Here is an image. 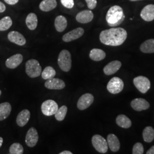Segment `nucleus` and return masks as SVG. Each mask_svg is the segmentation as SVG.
Instances as JSON below:
<instances>
[{"label": "nucleus", "mask_w": 154, "mask_h": 154, "mask_svg": "<svg viewBox=\"0 0 154 154\" xmlns=\"http://www.w3.org/2000/svg\"><path fill=\"white\" fill-rule=\"evenodd\" d=\"M127 37L126 30L122 28H112L103 30L99 35V39L103 44L118 46L124 43Z\"/></svg>", "instance_id": "1"}, {"label": "nucleus", "mask_w": 154, "mask_h": 154, "mask_svg": "<svg viewBox=\"0 0 154 154\" xmlns=\"http://www.w3.org/2000/svg\"><path fill=\"white\" fill-rule=\"evenodd\" d=\"M125 16L121 6L114 5L111 7L107 11L106 20L111 27H116L121 25L125 20Z\"/></svg>", "instance_id": "2"}, {"label": "nucleus", "mask_w": 154, "mask_h": 154, "mask_svg": "<svg viewBox=\"0 0 154 154\" xmlns=\"http://www.w3.org/2000/svg\"><path fill=\"white\" fill-rule=\"evenodd\" d=\"M58 63L62 71H70L72 67V56L68 50H63L61 51L58 56Z\"/></svg>", "instance_id": "3"}, {"label": "nucleus", "mask_w": 154, "mask_h": 154, "mask_svg": "<svg viewBox=\"0 0 154 154\" xmlns=\"http://www.w3.org/2000/svg\"><path fill=\"white\" fill-rule=\"evenodd\" d=\"M26 72L30 78H36L41 74L42 67L38 61L32 59L26 63Z\"/></svg>", "instance_id": "4"}, {"label": "nucleus", "mask_w": 154, "mask_h": 154, "mask_svg": "<svg viewBox=\"0 0 154 154\" xmlns=\"http://www.w3.org/2000/svg\"><path fill=\"white\" fill-rule=\"evenodd\" d=\"M92 144L95 149L101 154H105L108 150V144L105 138L99 135H95L92 138Z\"/></svg>", "instance_id": "5"}, {"label": "nucleus", "mask_w": 154, "mask_h": 154, "mask_svg": "<svg viewBox=\"0 0 154 154\" xmlns=\"http://www.w3.org/2000/svg\"><path fill=\"white\" fill-rule=\"evenodd\" d=\"M124 83L121 78L114 77L110 79L107 85V89L110 93L116 94L119 93L123 90Z\"/></svg>", "instance_id": "6"}, {"label": "nucleus", "mask_w": 154, "mask_h": 154, "mask_svg": "<svg viewBox=\"0 0 154 154\" xmlns=\"http://www.w3.org/2000/svg\"><path fill=\"white\" fill-rule=\"evenodd\" d=\"M134 84L142 93H146L150 88L151 83L149 79L143 76H138L134 79Z\"/></svg>", "instance_id": "7"}, {"label": "nucleus", "mask_w": 154, "mask_h": 154, "mask_svg": "<svg viewBox=\"0 0 154 154\" xmlns=\"http://www.w3.org/2000/svg\"><path fill=\"white\" fill-rule=\"evenodd\" d=\"M58 110V106L53 100H47L44 102L41 106V111L45 116H53Z\"/></svg>", "instance_id": "8"}, {"label": "nucleus", "mask_w": 154, "mask_h": 154, "mask_svg": "<svg viewBox=\"0 0 154 154\" xmlns=\"http://www.w3.org/2000/svg\"><path fill=\"white\" fill-rule=\"evenodd\" d=\"M94 100V96L91 94H85L78 100L77 107L79 110H85L93 103Z\"/></svg>", "instance_id": "9"}, {"label": "nucleus", "mask_w": 154, "mask_h": 154, "mask_svg": "<svg viewBox=\"0 0 154 154\" xmlns=\"http://www.w3.org/2000/svg\"><path fill=\"white\" fill-rule=\"evenodd\" d=\"M38 134L37 130L34 128L31 127L27 132L25 143L29 147H34L38 141Z\"/></svg>", "instance_id": "10"}, {"label": "nucleus", "mask_w": 154, "mask_h": 154, "mask_svg": "<svg viewBox=\"0 0 154 154\" xmlns=\"http://www.w3.org/2000/svg\"><path fill=\"white\" fill-rule=\"evenodd\" d=\"M84 29L82 28H78L66 33L62 37V40L65 42H69L81 38L84 34Z\"/></svg>", "instance_id": "11"}, {"label": "nucleus", "mask_w": 154, "mask_h": 154, "mask_svg": "<svg viewBox=\"0 0 154 154\" xmlns=\"http://www.w3.org/2000/svg\"><path fill=\"white\" fill-rule=\"evenodd\" d=\"M9 41L19 46H23L26 43V40L22 34L17 31H11L8 35Z\"/></svg>", "instance_id": "12"}, {"label": "nucleus", "mask_w": 154, "mask_h": 154, "mask_svg": "<svg viewBox=\"0 0 154 154\" xmlns=\"http://www.w3.org/2000/svg\"><path fill=\"white\" fill-rule=\"evenodd\" d=\"M45 86L51 90H61L65 88V83L59 78H51L47 80L45 83Z\"/></svg>", "instance_id": "13"}, {"label": "nucleus", "mask_w": 154, "mask_h": 154, "mask_svg": "<svg viewBox=\"0 0 154 154\" xmlns=\"http://www.w3.org/2000/svg\"><path fill=\"white\" fill-rule=\"evenodd\" d=\"M141 18L147 22L152 21L154 20V5L149 4L146 6L140 12Z\"/></svg>", "instance_id": "14"}, {"label": "nucleus", "mask_w": 154, "mask_h": 154, "mask_svg": "<svg viewBox=\"0 0 154 154\" xmlns=\"http://www.w3.org/2000/svg\"><path fill=\"white\" fill-rule=\"evenodd\" d=\"M75 18L77 21L79 23H87L93 20V13L90 10L83 11L77 14Z\"/></svg>", "instance_id": "15"}, {"label": "nucleus", "mask_w": 154, "mask_h": 154, "mask_svg": "<svg viewBox=\"0 0 154 154\" xmlns=\"http://www.w3.org/2000/svg\"><path fill=\"white\" fill-rule=\"evenodd\" d=\"M23 61V56L21 54H16L11 56L6 61V66L8 68L14 69L19 66Z\"/></svg>", "instance_id": "16"}, {"label": "nucleus", "mask_w": 154, "mask_h": 154, "mask_svg": "<svg viewBox=\"0 0 154 154\" xmlns=\"http://www.w3.org/2000/svg\"><path fill=\"white\" fill-rule=\"evenodd\" d=\"M131 106L134 110L137 111L147 110L149 107V102L143 98L134 99L131 102Z\"/></svg>", "instance_id": "17"}, {"label": "nucleus", "mask_w": 154, "mask_h": 154, "mask_svg": "<svg viewBox=\"0 0 154 154\" xmlns=\"http://www.w3.org/2000/svg\"><path fill=\"white\" fill-rule=\"evenodd\" d=\"M122 66L121 62L119 61H113L108 63L103 69L106 75H110L118 72Z\"/></svg>", "instance_id": "18"}, {"label": "nucleus", "mask_w": 154, "mask_h": 154, "mask_svg": "<svg viewBox=\"0 0 154 154\" xmlns=\"http://www.w3.org/2000/svg\"><path fill=\"white\" fill-rule=\"evenodd\" d=\"M107 142L110 150L112 152H117L120 149V142L116 135L110 134L107 138Z\"/></svg>", "instance_id": "19"}, {"label": "nucleus", "mask_w": 154, "mask_h": 154, "mask_svg": "<svg viewBox=\"0 0 154 154\" xmlns=\"http://www.w3.org/2000/svg\"><path fill=\"white\" fill-rule=\"evenodd\" d=\"M30 118V112L27 109L21 111L17 116L16 122L17 125L20 127L25 126Z\"/></svg>", "instance_id": "20"}, {"label": "nucleus", "mask_w": 154, "mask_h": 154, "mask_svg": "<svg viewBox=\"0 0 154 154\" xmlns=\"http://www.w3.org/2000/svg\"><path fill=\"white\" fill-rule=\"evenodd\" d=\"M57 5L56 0H43L41 2L39 7L42 11L48 12L54 9Z\"/></svg>", "instance_id": "21"}, {"label": "nucleus", "mask_w": 154, "mask_h": 154, "mask_svg": "<svg viewBox=\"0 0 154 154\" xmlns=\"http://www.w3.org/2000/svg\"><path fill=\"white\" fill-rule=\"evenodd\" d=\"M55 28L56 30L58 32H63L67 26V21L65 17L63 16H58L55 18Z\"/></svg>", "instance_id": "22"}, {"label": "nucleus", "mask_w": 154, "mask_h": 154, "mask_svg": "<svg viewBox=\"0 0 154 154\" xmlns=\"http://www.w3.org/2000/svg\"><path fill=\"white\" fill-rule=\"evenodd\" d=\"M11 111V105L9 102L0 104V121H4L10 116Z\"/></svg>", "instance_id": "23"}, {"label": "nucleus", "mask_w": 154, "mask_h": 154, "mask_svg": "<svg viewBox=\"0 0 154 154\" xmlns=\"http://www.w3.org/2000/svg\"><path fill=\"white\" fill-rule=\"evenodd\" d=\"M25 22L26 26L30 30H35L38 25V18L37 15L33 13H29L26 17Z\"/></svg>", "instance_id": "24"}, {"label": "nucleus", "mask_w": 154, "mask_h": 154, "mask_svg": "<svg viewBox=\"0 0 154 154\" xmlns=\"http://www.w3.org/2000/svg\"><path fill=\"white\" fill-rule=\"evenodd\" d=\"M89 57L93 61H102L105 59L106 57V53L102 50L93 49L90 51Z\"/></svg>", "instance_id": "25"}, {"label": "nucleus", "mask_w": 154, "mask_h": 154, "mask_svg": "<svg viewBox=\"0 0 154 154\" xmlns=\"http://www.w3.org/2000/svg\"><path fill=\"white\" fill-rule=\"evenodd\" d=\"M116 123L119 127L124 128H128L131 126V120L125 115H119L116 119Z\"/></svg>", "instance_id": "26"}, {"label": "nucleus", "mask_w": 154, "mask_h": 154, "mask_svg": "<svg viewBox=\"0 0 154 154\" xmlns=\"http://www.w3.org/2000/svg\"><path fill=\"white\" fill-rule=\"evenodd\" d=\"M140 49L144 53H154V39H149L140 45Z\"/></svg>", "instance_id": "27"}, {"label": "nucleus", "mask_w": 154, "mask_h": 154, "mask_svg": "<svg viewBox=\"0 0 154 154\" xmlns=\"http://www.w3.org/2000/svg\"><path fill=\"white\" fill-rule=\"evenodd\" d=\"M143 140L147 143L152 142L154 139V129L151 126L146 127L143 131Z\"/></svg>", "instance_id": "28"}, {"label": "nucleus", "mask_w": 154, "mask_h": 154, "mask_svg": "<svg viewBox=\"0 0 154 154\" xmlns=\"http://www.w3.org/2000/svg\"><path fill=\"white\" fill-rule=\"evenodd\" d=\"M13 21L11 17L5 16L0 20V31H6L12 26Z\"/></svg>", "instance_id": "29"}, {"label": "nucleus", "mask_w": 154, "mask_h": 154, "mask_svg": "<svg viewBox=\"0 0 154 154\" xmlns=\"http://www.w3.org/2000/svg\"><path fill=\"white\" fill-rule=\"evenodd\" d=\"M41 75L44 79L45 80H48L50 79L53 78L55 77L56 74V72L54 68L51 66H48L46 67L44 71L41 72Z\"/></svg>", "instance_id": "30"}, {"label": "nucleus", "mask_w": 154, "mask_h": 154, "mask_svg": "<svg viewBox=\"0 0 154 154\" xmlns=\"http://www.w3.org/2000/svg\"><path fill=\"white\" fill-rule=\"evenodd\" d=\"M67 112V107L66 106H62L60 109H58V110H57V111L54 114L55 119L58 121H62L66 116Z\"/></svg>", "instance_id": "31"}, {"label": "nucleus", "mask_w": 154, "mask_h": 154, "mask_svg": "<svg viewBox=\"0 0 154 154\" xmlns=\"http://www.w3.org/2000/svg\"><path fill=\"white\" fill-rule=\"evenodd\" d=\"M9 153L11 154H22L23 153V147L20 143H13L9 148Z\"/></svg>", "instance_id": "32"}, {"label": "nucleus", "mask_w": 154, "mask_h": 154, "mask_svg": "<svg viewBox=\"0 0 154 154\" xmlns=\"http://www.w3.org/2000/svg\"><path fill=\"white\" fill-rule=\"evenodd\" d=\"M144 152L143 144L140 143H135L132 149V154H142Z\"/></svg>", "instance_id": "33"}, {"label": "nucleus", "mask_w": 154, "mask_h": 154, "mask_svg": "<svg viewBox=\"0 0 154 154\" xmlns=\"http://www.w3.org/2000/svg\"><path fill=\"white\" fill-rule=\"evenodd\" d=\"M62 5L67 9H72L74 6V0H61Z\"/></svg>", "instance_id": "34"}, {"label": "nucleus", "mask_w": 154, "mask_h": 154, "mask_svg": "<svg viewBox=\"0 0 154 154\" xmlns=\"http://www.w3.org/2000/svg\"><path fill=\"white\" fill-rule=\"evenodd\" d=\"M85 1L87 3V5L89 9L92 10V9H94L96 8L97 5V0H85Z\"/></svg>", "instance_id": "35"}, {"label": "nucleus", "mask_w": 154, "mask_h": 154, "mask_svg": "<svg viewBox=\"0 0 154 154\" xmlns=\"http://www.w3.org/2000/svg\"><path fill=\"white\" fill-rule=\"evenodd\" d=\"M4 1L8 5H14L18 2L19 0H4Z\"/></svg>", "instance_id": "36"}, {"label": "nucleus", "mask_w": 154, "mask_h": 154, "mask_svg": "<svg viewBox=\"0 0 154 154\" xmlns=\"http://www.w3.org/2000/svg\"><path fill=\"white\" fill-rule=\"evenodd\" d=\"M5 11V5L0 1V13H4Z\"/></svg>", "instance_id": "37"}, {"label": "nucleus", "mask_w": 154, "mask_h": 154, "mask_svg": "<svg viewBox=\"0 0 154 154\" xmlns=\"http://www.w3.org/2000/svg\"><path fill=\"white\" fill-rule=\"evenodd\" d=\"M147 154H154V146H152L146 152Z\"/></svg>", "instance_id": "38"}, {"label": "nucleus", "mask_w": 154, "mask_h": 154, "mask_svg": "<svg viewBox=\"0 0 154 154\" xmlns=\"http://www.w3.org/2000/svg\"><path fill=\"white\" fill-rule=\"evenodd\" d=\"M72 152L71 151H63L62 152H61L60 153V154H72Z\"/></svg>", "instance_id": "39"}, {"label": "nucleus", "mask_w": 154, "mask_h": 154, "mask_svg": "<svg viewBox=\"0 0 154 154\" xmlns=\"http://www.w3.org/2000/svg\"><path fill=\"white\" fill-rule=\"evenodd\" d=\"M2 143H3V138L0 137V148L1 147V146L2 145Z\"/></svg>", "instance_id": "40"}, {"label": "nucleus", "mask_w": 154, "mask_h": 154, "mask_svg": "<svg viewBox=\"0 0 154 154\" xmlns=\"http://www.w3.org/2000/svg\"><path fill=\"white\" fill-rule=\"evenodd\" d=\"M130 1H141V0H130Z\"/></svg>", "instance_id": "41"}, {"label": "nucleus", "mask_w": 154, "mask_h": 154, "mask_svg": "<svg viewBox=\"0 0 154 154\" xmlns=\"http://www.w3.org/2000/svg\"><path fill=\"white\" fill-rule=\"evenodd\" d=\"M1 93H2V91H1V90H0V95H1Z\"/></svg>", "instance_id": "42"}]
</instances>
